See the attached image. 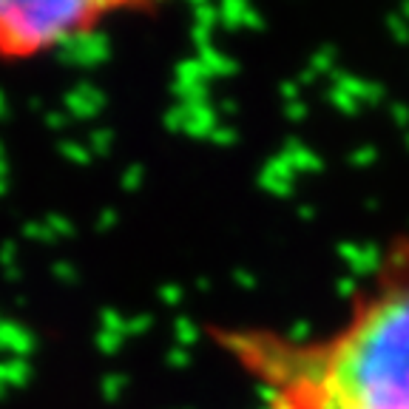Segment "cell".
Segmentation results:
<instances>
[{"label":"cell","instance_id":"7a4b0ae2","mask_svg":"<svg viewBox=\"0 0 409 409\" xmlns=\"http://www.w3.org/2000/svg\"><path fill=\"white\" fill-rule=\"evenodd\" d=\"M157 12V4L143 0H0V63H34L97 37L117 18Z\"/></svg>","mask_w":409,"mask_h":409},{"label":"cell","instance_id":"6da1fadb","mask_svg":"<svg viewBox=\"0 0 409 409\" xmlns=\"http://www.w3.org/2000/svg\"><path fill=\"white\" fill-rule=\"evenodd\" d=\"M264 409H409V233H395L338 327L204 324Z\"/></svg>","mask_w":409,"mask_h":409}]
</instances>
